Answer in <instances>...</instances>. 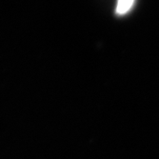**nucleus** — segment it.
I'll return each instance as SVG.
<instances>
[{"mask_svg":"<svg viewBox=\"0 0 159 159\" xmlns=\"http://www.w3.org/2000/svg\"><path fill=\"white\" fill-rule=\"evenodd\" d=\"M134 0H117L116 4V13L119 16L127 13L134 6Z\"/></svg>","mask_w":159,"mask_h":159,"instance_id":"nucleus-1","label":"nucleus"}]
</instances>
